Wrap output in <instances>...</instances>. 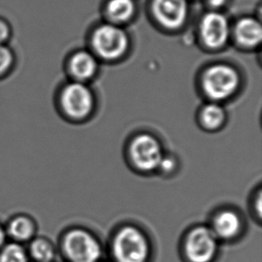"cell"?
I'll return each mask as SVG.
<instances>
[{
    "instance_id": "cell-11",
    "label": "cell",
    "mask_w": 262,
    "mask_h": 262,
    "mask_svg": "<svg viewBox=\"0 0 262 262\" xmlns=\"http://www.w3.org/2000/svg\"><path fill=\"white\" fill-rule=\"evenodd\" d=\"M210 229L217 239L233 240L241 233L242 220L234 211L223 210L214 217Z\"/></svg>"
},
{
    "instance_id": "cell-20",
    "label": "cell",
    "mask_w": 262,
    "mask_h": 262,
    "mask_svg": "<svg viewBox=\"0 0 262 262\" xmlns=\"http://www.w3.org/2000/svg\"><path fill=\"white\" fill-rule=\"evenodd\" d=\"M174 167V160L172 158H168V157H164L162 160L160 161V166L159 168L161 170L165 171V172H170L173 170Z\"/></svg>"
},
{
    "instance_id": "cell-8",
    "label": "cell",
    "mask_w": 262,
    "mask_h": 262,
    "mask_svg": "<svg viewBox=\"0 0 262 262\" xmlns=\"http://www.w3.org/2000/svg\"><path fill=\"white\" fill-rule=\"evenodd\" d=\"M152 12L163 27L177 30L187 19L189 5L187 0H153Z\"/></svg>"
},
{
    "instance_id": "cell-14",
    "label": "cell",
    "mask_w": 262,
    "mask_h": 262,
    "mask_svg": "<svg viewBox=\"0 0 262 262\" xmlns=\"http://www.w3.org/2000/svg\"><path fill=\"white\" fill-rule=\"evenodd\" d=\"M29 258L34 262H53L56 259V248L45 237H34L28 244Z\"/></svg>"
},
{
    "instance_id": "cell-6",
    "label": "cell",
    "mask_w": 262,
    "mask_h": 262,
    "mask_svg": "<svg viewBox=\"0 0 262 262\" xmlns=\"http://www.w3.org/2000/svg\"><path fill=\"white\" fill-rule=\"evenodd\" d=\"M60 106L66 115L72 118H83L92 112L93 95L90 89L82 82L68 83L62 89Z\"/></svg>"
},
{
    "instance_id": "cell-12",
    "label": "cell",
    "mask_w": 262,
    "mask_h": 262,
    "mask_svg": "<svg viewBox=\"0 0 262 262\" xmlns=\"http://www.w3.org/2000/svg\"><path fill=\"white\" fill-rule=\"evenodd\" d=\"M68 68L76 82H82L95 75L98 64L92 54L86 51H79L71 57Z\"/></svg>"
},
{
    "instance_id": "cell-16",
    "label": "cell",
    "mask_w": 262,
    "mask_h": 262,
    "mask_svg": "<svg viewBox=\"0 0 262 262\" xmlns=\"http://www.w3.org/2000/svg\"><path fill=\"white\" fill-rule=\"evenodd\" d=\"M28 252L25 245L7 242L0 249V262H30Z\"/></svg>"
},
{
    "instance_id": "cell-18",
    "label": "cell",
    "mask_w": 262,
    "mask_h": 262,
    "mask_svg": "<svg viewBox=\"0 0 262 262\" xmlns=\"http://www.w3.org/2000/svg\"><path fill=\"white\" fill-rule=\"evenodd\" d=\"M14 63V55L13 51L6 45H0V78L11 71Z\"/></svg>"
},
{
    "instance_id": "cell-7",
    "label": "cell",
    "mask_w": 262,
    "mask_h": 262,
    "mask_svg": "<svg viewBox=\"0 0 262 262\" xmlns=\"http://www.w3.org/2000/svg\"><path fill=\"white\" fill-rule=\"evenodd\" d=\"M132 160L142 171H152L159 168L163 158L160 142L151 135H142L134 140L130 147Z\"/></svg>"
},
{
    "instance_id": "cell-21",
    "label": "cell",
    "mask_w": 262,
    "mask_h": 262,
    "mask_svg": "<svg viewBox=\"0 0 262 262\" xmlns=\"http://www.w3.org/2000/svg\"><path fill=\"white\" fill-rule=\"evenodd\" d=\"M7 235L5 230V227L0 225V249L3 247L4 245L7 243Z\"/></svg>"
},
{
    "instance_id": "cell-15",
    "label": "cell",
    "mask_w": 262,
    "mask_h": 262,
    "mask_svg": "<svg viewBox=\"0 0 262 262\" xmlns=\"http://www.w3.org/2000/svg\"><path fill=\"white\" fill-rule=\"evenodd\" d=\"M106 14L115 23H124L133 17L135 12L134 0H110L106 4Z\"/></svg>"
},
{
    "instance_id": "cell-5",
    "label": "cell",
    "mask_w": 262,
    "mask_h": 262,
    "mask_svg": "<svg viewBox=\"0 0 262 262\" xmlns=\"http://www.w3.org/2000/svg\"><path fill=\"white\" fill-rule=\"evenodd\" d=\"M184 249L190 262H211L217 252V238L209 227H195L185 237Z\"/></svg>"
},
{
    "instance_id": "cell-10",
    "label": "cell",
    "mask_w": 262,
    "mask_h": 262,
    "mask_svg": "<svg viewBox=\"0 0 262 262\" xmlns=\"http://www.w3.org/2000/svg\"><path fill=\"white\" fill-rule=\"evenodd\" d=\"M5 230L11 242L25 245L35 237L37 225L31 216L17 215L8 221Z\"/></svg>"
},
{
    "instance_id": "cell-22",
    "label": "cell",
    "mask_w": 262,
    "mask_h": 262,
    "mask_svg": "<svg viewBox=\"0 0 262 262\" xmlns=\"http://www.w3.org/2000/svg\"><path fill=\"white\" fill-rule=\"evenodd\" d=\"M227 0H208L210 7L219 8L223 7L225 4L227 3Z\"/></svg>"
},
{
    "instance_id": "cell-19",
    "label": "cell",
    "mask_w": 262,
    "mask_h": 262,
    "mask_svg": "<svg viewBox=\"0 0 262 262\" xmlns=\"http://www.w3.org/2000/svg\"><path fill=\"white\" fill-rule=\"evenodd\" d=\"M10 37V28L6 21L0 20V45H6Z\"/></svg>"
},
{
    "instance_id": "cell-13",
    "label": "cell",
    "mask_w": 262,
    "mask_h": 262,
    "mask_svg": "<svg viewBox=\"0 0 262 262\" xmlns=\"http://www.w3.org/2000/svg\"><path fill=\"white\" fill-rule=\"evenodd\" d=\"M234 33L238 42L242 45L257 46L262 39L261 25L255 18H243L235 25Z\"/></svg>"
},
{
    "instance_id": "cell-17",
    "label": "cell",
    "mask_w": 262,
    "mask_h": 262,
    "mask_svg": "<svg viewBox=\"0 0 262 262\" xmlns=\"http://www.w3.org/2000/svg\"><path fill=\"white\" fill-rule=\"evenodd\" d=\"M226 114L223 107L216 103H210L204 106L202 112V123L206 127L216 129L223 124Z\"/></svg>"
},
{
    "instance_id": "cell-4",
    "label": "cell",
    "mask_w": 262,
    "mask_h": 262,
    "mask_svg": "<svg viewBox=\"0 0 262 262\" xmlns=\"http://www.w3.org/2000/svg\"><path fill=\"white\" fill-rule=\"evenodd\" d=\"M128 37L123 29L117 25H100L92 35V46L96 53L105 59L122 57L128 48Z\"/></svg>"
},
{
    "instance_id": "cell-2",
    "label": "cell",
    "mask_w": 262,
    "mask_h": 262,
    "mask_svg": "<svg viewBox=\"0 0 262 262\" xmlns=\"http://www.w3.org/2000/svg\"><path fill=\"white\" fill-rule=\"evenodd\" d=\"M60 247L69 262H99L102 254L99 240L82 228L68 231L61 238Z\"/></svg>"
},
{
    "instance_id": "cell-3",
    "label": "cell",
    "mask_w": 262,
    "mask_h": 262,
    "mask_svg": "<svg viewBox=\"0 0 262 262\" xmlns=\"http://www.w3.org/2000/svg\"><path fill=\"white\" fill-rule=\"evenodd\" d=\"M239 83L237 72L227 64H216L209 68L202 80L206 95L213 100L229 98L237 90Z\"/></svg>"
},
{
    "instance_id": "cell-1",
    "label": "cell",
    "mask_w": 262,
    "mask_h": 262,
    "mask_svg": "<svg viewBox=\"0 0 262 262\" xmlns=\"http://www.w3.org/2000/svg\"><path fill=\"white\" fill-rule=\"evenodd\" d=\"M115 262H147L150 254L149 240L142 231L132 226L117 232L111 244Z\"/></svg>"
},
{
    "instance_id": "cell-9",
    "label": "cell",
    "mask_w": 262,
    "mask_h": 262,
    "mask_svg": "<svg viewBox=\"0 0 262 262\" xmlns=\"http://www.w3.org/2000/svg\"><path fill=\"white\" fill-rule=\"evenodd\" d=\"M200 32L207 46L219 49L227 42L230 29L225 15L217 12H210L202 17Z\"/></svg>"
}]
</instances>
